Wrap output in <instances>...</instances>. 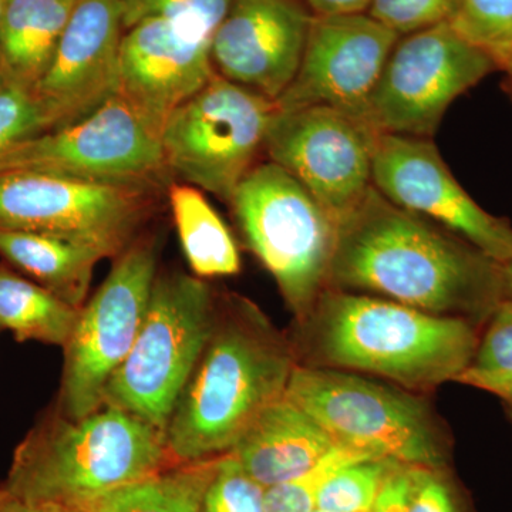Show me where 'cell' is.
Segmentation results:
<instances>
[{"mask_svg":"<svg viewBox=\"0 0 512 512\" xmlns=\"http://www.w3.org/2000/svg\"><path fill=\"white\" fill-rule=\"evenodd\" d=\"M335 446L318 421L284 396L256 417L228 454L268 488L302 476Z\"/></svg>","mask_w":512,"mask_h":512,"instance_id":"19","label":"cell"},{"mask_svg":"<svg viewBox=\"0 0 512 512\" xmlns=\"http://www.w3.org/2000/svg\"><path fill=\"white\" fill-rule=\"evenodd\" d=\"M168 198L181 247L195 276L238 274L241 258L234 237L202 191L175 183L168 188Z\"/></svg>","mask_w":512,"mask_h":512,"instance_id":"22","label":"cell"},{"mask_svg":"<svg viewBox=\"0 0 512 512\" xmlns=\"http://www.w3.org/2000/svg\"><path fill=\"white\" fill-rule=\"evenodd\" d=\"M373 458L352 450L335 446L311 470L285 483L265 488L266 512H313L316 510L320 488L335 471L353 461Z\"/></svg>","mask_w":512,"mask_h":512,"instance_id":"28","label":"cell"},{"mask_svg":"<svg viewBox=\"0 0 512 512\" xmlns=\"http://www.w3.org/2000/svg\"><path fill=\"white\" fill-rule=\"evenodd\" d=\"M218 301L198 276L158 274L133 348L104 392L117 407L167 430L214 326Z\"/></svg>","mask_w":512,"mask_h":512,"instance_id":"7","label":"cell"},{"mask_svg":"<svg viewBox=\"0 0 512 512\" xmlns=\"http://www.w3.org/2000/svg\"><path fill=\"white\" fill-rule=\"evenodd\" d=\"M80 311L45 286L0 265V330H10L19 342L64 348Z\"/></svg>","mask_w":512,"mask_h":512,"instance_id":"23","label":"cell"},{"mask_svg":"<svg viewBox=\"0 0 512 512\" xmlns=\"http://www.w3.org/2000/svg\"><path fill=\"white\" fill-rule=\"evenodd\" d=\"M221 457L175 463L100 498L90 512H201Z\"/></svg>","mask_w":512,"mask_h":512,"instance_id":"24","label":"cell"},{"mask_svg":"<svg viewBox=\"0 0 512 512\" xmlns=\"http://www.w3.org/2000/svg\"><path fill=\"white\" fill-rule=\"evenodd\" d=\"M285 396L336 446L406 466H447L450 434L419 393L360 373L296 365Z\"/></svg>","mask_w":512,"mask_h":512,"instance_id":"5","label":"cell"},{"mask_svg":"<svg viewBox=\"0 0 512 512\" xmlns=\"http://www.w3.org/2000/svg\"><path fill=\"white\" fill-rule=\"evenodd\" d=\"M229 205L245 242L274 276L299 322L329 286L336 220L281 165L256 164Z\"/></svg>","mask_w":512,"mask_h":512,"instance_id":"6","label":"cell"},{"mask_svg":"<svg viewBox=\"0 0 512 512\" xmlns=\"http://www.w3.org/2000/svg\"><path fill=\"white\" fill-rule=\"evenodd\" d=\"M460 0H373L367 15L399 36L448 23Z\"/></svg>","mask_w":512,"mask_h":512,"instance_id":"30","label":"cell"},{"mask_svg":"<svg viewBox=\"0 0 512 512\" xmlns=\"http://www.w3.org/2000/svg\"><path fill=\"white\" fill-rule=\"evenodd\" d=\"M232 0H119L123 29L144 20H165L212 43Z\"/></svg>","mask_w":512,"mask_h":512,"instance_id":"27","label":"cell"},{"mask_svg":"<svg viewBox=\"0 0 512 512\" xmlns=\"http://www.w3.org/2000/svg\"><path fill=\"white\" fill-rule=\"evenodd\" d=\"M510 412H511V410H510ZM511 420H512V412H511Z\"/></svg>","mask_w":512,"mask_h":512,"instance_id":"44","label":"cell"},{"mask_svg":"<svg viewBox=\"0 0 512 512\" xmlns=\"http://www.w3.org/2000/svg\"><path fill=\"white\" fill-rule=\"evenodd\" d=\"M373 0H306L313 16L362 15Z\"/></svg>","mask_w":512,"mask_h":512,"instance_id":"36","label":"cell"},{"mask_svg":"<svg viewBox=\"0 0 512 512\" xmlns=\"http://www.w3.org/2000/svg\"><path fill=\"white\" fill-rule=\"evenodd\" d=\"M265 488L239 466L231 454L218 461L201 512H266Z\"/></svg>","mask_w":512,"mask_h":512,"instance_id":"29","label":"cell"},{"mask_svg":"<svg viewBox=\"0 0 512 512\" xmlns=\"http://www.w3.org/2000/svg\"><path fill=\"white\" fill-rule=\"evenodd\" d=\"M77 0H6L0 15L3 82L33 93L52 64Z\"/></svg>","mask_w":512,"mask_h":512,"instance_id":"20","label":"cell"},{"mask_svg":"<svg viewBox=\"0 0 512 512\" xmlns=\"http://www.w3.org/2000/svg\"><path fill=\"white\" fill-rule=\"evenodd\" d=\"M480 335L470 320L326 288L289 339L298 365L379 377L424 394L466 372Z\"/></svg>","mask_w":512,"mask_h":512,"instance_id":"2","label":"cell"},{"mask_svg":"<svg viewBox=\"0 0 512 512\" xmlns=\"http://www.w3.org/2000/svg\"><path fill=\"white\" fill-rule=\"evenodd\" d=\"M372 184L397 207L447 229L500 264L512 261V225L471 198L431 138L380 133Z\"/></svg>","mask_w":512,"mask_h":512,"instance_id":"14","label":"cell"},{"mask_svg":"<svg viewBox=\"0 0 512 512\" xmlns=\"http://www.w3.org/2000/svg\"><path fill=\"white\" fill-rule=\"evenodd\" d=\"M379 131L367 121L330 107L276 110L264 150L308 188L336 222L372 187Z\"/></svg>","mask_w":512,"mask_h":512,"instance_id":"13","label":"cell"},{"mask_svg":"<svg viewBox=\"0 0 512 512\" xmlns=\"http://www.w3.org/2000/svg\"><path fill=\"white\" fill-rule=\"evenodd\" d=\"M211 42L150 19L124 30L119 96L163 130L165 120L214 76Z\"/></svg>","mask_w":512,"mask_h":512,"instance_id":"18","label":"cell"},{"mask_svg":"<svg viewBox=\"0 0 512 512\" xmlns=\"http://www.w3.org/2000/svg\"><path fill=\"white\" fill-rule=\"evenodd\" d=\"M504 73L503 89L508 94V97L512 100V50L510 57H508L507 63H505L504 69L501 70Z\"/></svg>","mask_w":512,"mask_h":512,"instance_id":"38","label":"cell"},{"mask_svg":"<svg viewBox=\"0 0 512 512\" xmlns=\"http://www.w3.org/2000/svg\"><path fill=\"white\" fill-rule=\"evenodd\" d=\"M35 512H90L83 508H60V507H33Z\"/></svg>","mask_w":512,"mask_h":512,"instance_id":"40","label":"cell"},{"mask_svg":"<svg viewBox=\"0 0 512 512\" xmlns=\"http://www.w3.org/2000/svg\"><path fill=\"white\" fill-rule=\"evenodd\" d=\"M0 171L153 188L168 170L160 128L117 94L79 123L10 148L0 156Z\"/></svg>","mask_w":512,"mask_h":512,"instance_id":"11","label":"cell"},{"mask_svg":"<svg viewBox=\"0 0 512 512\" xmlns=\"http://www.w3.org/2000/svg\"><path fill=\"white\" fill-rule=\"evenodd\" d=\"M311 10L298 0H232L215 32V73L275 101L301 66Z\"/></svg>","mask_w":512,"mask_h":512,"instance_id":"17","label":"cell"},{"mask_svg":"<svg viewBox=\"0 0 512 512\" xmlns=\"http://www.w3.org/2000/svg\"><path fill=\"white\" fill-rule=\"evenodd\" d=\"M400 466L389 458H362L340 467L320 488L316 508L326 512H369L387 476Z\"/></svg>","mask_w":512,"mask_h":512,"instance_id":"26","label":"cell"},{"mask_svg":"<svg viewBox=\"0 0 512 512\" xmlns=\"http://www.w3.org/2000/svg\"><path fill=\"white\" fill-rule=\"evenodd\" d=\"M456 383L476 387L500 397L512 412V370L503 373H477L466 370L458 377Z\"/></svg>","mask_w":512,"mask_h":512,"instance_id":"35","label":"cell"},{"mask_svg":"<svg viewBox=\"0 0 512 512\" xmlns=\"http://www.w3.org/2000/svg\"><path fill=\"white\" fill-rule=\"evenodd\" d=\"M6 0H0V15H2L3 8H5Z\"/></svg>","mask_w":512,"mask_h":512,"instance_id":"41","label":"cell"},{"mask_svg":"<svg viewBox=\"0 0 512 512\" xmlns=\"http://www.w3.org/2000/svg\"><path fill=\"white\" fill-rule=\"evenodd\" d=\"M177 463L164 431L117 407L47 414L13 454L5 487L30 507L87 508Z\"/></svg>","mask_w":512,"mask_h":512,"instance_id":"4","label":"cell"},{"mask_svg":"<svg viewBox=\"0 0 512 512\" xmlns=\"http://www.w3.org/2000/svg\"><path fill=\"white\" fill-rule=\"evenodd\" d=\"M503 265L375 187L336 222L328 288L483 326L504 301Z\"/></svg>","mask_w":512,"mask_h":512,"instance_id":"1","label":"cell"},{"mask_svg":"<svg viewBox=\"0 0 512 512\" xmlns=\"http://www.w3.org/2000/svg\"><path fill=\"white\" fill-rule=\"evenodd\" d=\"M505 299L512 301V261L503 265Z\"/></svg>","mask_w":512,"mask_h":512,"instance_id":"39","label":"cell"},{"mask_svg":"<svg viewBox=\"0 0 512 512\" xmlns=\"http://www.w3.org/2000/svg\"><path fill=\"white\" fill-rule=\"evenodd\" d=\"M154 239L137 238L114 258L113 268L84 303L64 346L62 384L56 412L82 419L103 406L111 377L136 342L158 275Z\"/></svg>","mask_w":512,"mask_h":512,"instance_id":"9","label":"cell"},{"mask_svg":"<svg viewBox=\"0 0 512 512\" xmlns=\"http://www.w3.org/2000/svg\"><path fill=\"white\" fill-rule=\"evenodd\" d=\"M399 39L366 13L313 16L301 66L275 109L323 106L366 121L369 101Z\"/></svg>","mask_w":512,"mask_h":512,"instance_id":"15","label":"cell"},{"mask_svg":"<svg viewBox=\"0 0 512 512\" xmlns=\"http://www.w3.org/2000/svg\"><path fill=\"white\" fill-rule=\"evenodd\" d=\"M407 512H466L446 468L414 467Z\"/></svg>","mask_w":512,"mask_h":512,"instance_id":"33","label":"cell"},{"mask_svg":"<svg viewBox=\"0 0 512 512\" xmlns=\"http://www.w3.org/2000/svg\"><path fill=\"white\" fill-rule=\"evenodd\" d=\"M448 25L504 69L512 50V0H460Z\"/></svg>","mask_w":512,"mask_h":512,"instance_id":"25","label":"cell"},{"mask_svg":"<svg viewBox=\"0 0 512 512\" xmlns=\"http://www.w3.org/2000/svg\"><path fill=\"white\" fill-rule=\"evenodd\" d=\"M0 512H35V508L20 501L5 487H0Z\"/></svg>","mask_w":512,"mask_h":512,"instance_id":"37","label":"cell"},{"mask_svg":"<svg viewBox=\"0 0 512 512\" xmlns=\"http://www.w3.org/2000/svg\"><path fill=\"white\" fill-rule=\"evenodd\" d=\"M313 512H326V511L318 510V508H316V510Z\"/></svg>","mask_w":512,"mask_h":512,"instance_id":"43","label":"cell"},{"mask_svg":"<svg viewBox=\"0 0 512 512\" xmlns=\"http://www.w3.org/2000/svg\"><path fill=\"white\" fill-rule=\"evenodd\" d=\"M274 113V101L214 74L165 120L167 170L229 204L264 150Z\"/></svg>","mask_w":512,"mask_h":512,"instance_id":"8","label":"cell"},{"mask_svg":"<svg viewBox=\"0 0 512 512\" xmlns=\"http://www.w3.org/2000/svg\"><path fill=\"white\" fill-rule=\"evenodd\" d=\"M476 355L467 370L503 373L512 370V301L504 299L483 326Z\"/></svg>","mask_w":512,"mask_h":512,"instance_id":"32","label":"cell"},{"mask_svg":"<svg viewBox=\"0 0 512 512\" xmlns=\"http://www.w3.org/2000/svg\"><path fill=\"white\" fill-rule=\"evenodd\" d=\"M296 365L289 335L256 303L224 296L165 430L171 457L191 463L231 453L256 417L285 396Z\"/></svg>","mask_w":512,"mask_h":512,"instance_id":"3","label":"cell"},{"mask_svg":"<svg viewBox=\"0 0 512 512\" xmlns=\"http://www.w3.org/2000/svg\"><path fill=\"white\" fill-rule=\"evenodd\" d=\"M123 35L119 0H77L33 92L47 131L79 123L119 94Z\"/></svg>","mask_w":512,"mask_h":512,"instance_id":"16","label":"cell"},{"mask_svg":"<svg viewBox=\"0 0 512 512\" xmlns=\"http://www.w3.org/2000/svg\"><path fill=\"white\" fill-rule=\"evenodd\" d=\"M495 70L448 23L404 36L387 59L366 121L379 133L431 138L448 107Z\"/></svg>","mask_w":512,"mask_h":512,"instance_id":"12","label":"cell"},{"mask_svg":"<svg viewBox=\"0 0 512 512\" xmlns=\"http://www.w3.org/2000/svg\"><path fill=\"white\" fill-rule=\"evenodd\" d=\"M151 188L0 171V228L40 232L117 258L150 215Z\"/></svg>","mask_w":512,"mask_h":512,"instance_id":"10","label":"cell"},{"mask_svg":"<svg viewBox=\"0 0 512 512\" xmlns=\"http://www.w3.org/2000/svg\"><path fill=\"white\" fill-rule=\"evenodd\" d=\"M0 256L36 284L82 309L101 256L67 239L0 228Z\"/></svg>","mask_w":512,"mask_h":512,"instance_id":"21","label":"cell"},{"mask_svg":"<svg viewBox=\"0 0 512 512\" xmlns=\"http://www.w3.org/2000/svg\"><path fill=\"white\" fill-rule=\"evenodd\" d=\"M46 131L45 117L33 93L3 84L0 87V156Z\"/></svg>","mask_w":512,"mask_h":512,"instance_id":"31","label":"cell"},{"mask_svg":"<svg viewBox=\"0 0 512 512\" xmlns=\"http://www.w3.org/2000/svg\"><path fill=\"white\" fill-rule=\"evenodd\" d=\"M414 467L400 464L384 481L369 512H407L412 493Z\"/></svg>","mask_w":512,"mask_h":512,"instance_id":"34","label":"cell"},{"mask_svg":"<svg viewBox=\"0 0 512 512\" xmlns=\"http://www.w3.org/2000/svg\"><path fill=\"white\" fill-rule=\"evenodd\" d=\"M3 84H5V82H3L2 67H0V87H2Z\"/></svg>","mask_w":512,"mask_h":512,"instance_id":"42","label":"cell"}]
</instances>
